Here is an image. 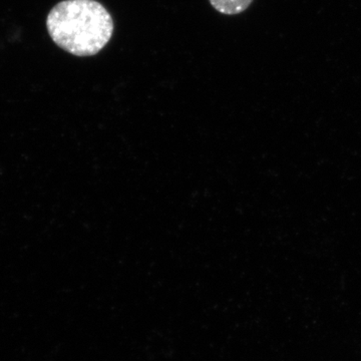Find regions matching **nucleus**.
<instances>
[{"label": "nucleus", "mask_w": 361, "mask_h": 361, "mask_svg": "<svg viewBox=\"0 0 361 361\" xmlns=\"http://www.w3.org/2000/svg\"><path fill=\"white\" fill-rule=\"evenodd\" d=\"M47 27L54 44L75 56L99 54L113 37L114 20L97 0H63L51 9Z\"/></svg>", "instance_id": "f257e3e1"}, {"label": "nucleus", "mask_w": 361, "mask_h": 361, "mask_svg": "<svg viewBox=\"0 0 361 361\" xmlns=\"http://www.w3.org/2000/svg\"><path fill=\"white\" fill-rule=\"evenodd\" d=\"M209 1L218 13L226 14V16H236L249 8L253 0H209Z\"/></svg>", "instance_id": "f03ea898"}]
</instances>
